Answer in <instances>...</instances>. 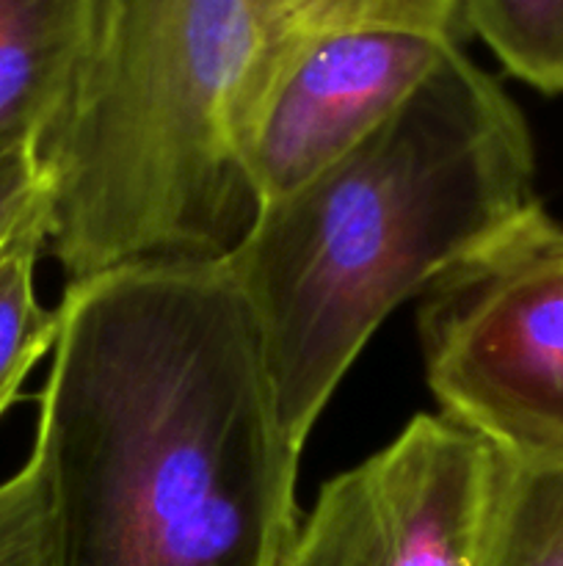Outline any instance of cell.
I'll list each match as a JSON object with an SVG mask.
<instances>
[{"label": "cell", "instance_id": "ba28073f", "mask_svg": "<svg viewBox=\"0 0 563 566\" xmlns=\"http://www.w3.org/2000/svg\"><path fill=\"white\" fill-rule=\"evenodd\" d=\"M99 0H0V153L36 144L70 103Z\"/></svg>", "mask_w": 563, "mask_h": 566}, {"label": "cell", "instance_id": "5b68a950", "mask_svg": "<svg viewBox=\"0 0 563 566\" xmlns=\"http://www.w3.org/2000/svg\"><path fill=\"white\" fill-rule=\"evenodd\" d=\"M517 462L450 415L320 486L290 566H491Z\"/></svg>", "mask_w": 563, "mask_h": 566}, {"label": "cell", "instance_id": "4fadbf2b", "mask_svg": "<svg viewBox=\"0 0 563 566\" xmlns=\"http://www.w3.org/2000/svg\"><path fill=\"white\" fill-rule=\"evenodd\" d=\"M47 213V180L36 144L0 153V254L31 224Z\"/></svg>", "mask_w": 563, "mask_h": 566}, {"label": "cell", "instance_id": "7c38bea8", "mask_svg": "<svg viewBox=\"0 0 563 566\" xmlns=\"http://www.w3.org/2000/svg\"><path fill=\"white\" fill-rule=\"evenodd\" d=\"M0 566H53L47 481L33 453L0 481Z\"/></svg>", "mask_w": 563, "mask_h": 566}, {"label": "cell", "instance_id": "30bf717a", "mask_svg": "<svg viewBox=\"0 0 563 566\" xmlns=\"http://www.w3.org/2000/svg\"><path fill=\"white\" fill-rule=\"evenodd\" d=\"M475 33L513 77L563 94V0H458Z\"/></svg>", "mask_w": 563, "mask_h": 566}, {"label": "cell", "instance_id": "9c48e42d", "mask_svg": "<svg viewBox=\"0 0 563 566\" xmlns=\"http://www.w3.org/2000/svg\"><path fill=\"white\" fill-rule=\"evenodd\" d=\"M47 249V213L33 219L0 254V420L20 398L33 365L53 352L59 307L36 296V263Z\"/></svg>", "mask_w": 563, "mask_h": 566}, {"label": "cell", "instance_id": "8fae6325", "mask_svg": "<svg viewBox=\"0 0 563 566\" xmlns=\"http://www.w3.org/2000/svg\"><path fill=\"white\" fill-rule=\"evenodd\" d=\"M491 566H563V464H517Z\"/></svg>", "mask_w": 563, "mask_h": 566}, {"label": "cell", "instance_id": "277c9868", "mask_svg": "<svg viewBox=\"0 0 563 566\" xmlns=\"http://www.w3.org/2000/svg\"><path fill=\"white\" fill-rule=\"evenodd\" d=\"M417 335L439 412L524 468L563 464V227L541 205L423 293Z\"/></svg>", "mask_w": 563, "mask_h": 566}, {"label": "cell", "instance_id": "3957f363", "mask_svg": "<svg viewBox=\"0 0 563 566\" xmlns=\"http://www.w3.org/2000/svg\"><path fill=\"white\" fill-rule=\"evenodd\" d=\"M246 0H99L83 75L36 142L66 285L224 260L257 213L224 136Z\"/></svg>", "mask_w": 563, "mask_h": 566}, {"label": "cell", "instance_id": "7a4b0ae2", "mask_svg": "<svg viewBox=\"0 0 563 566\" xmlns=\"http://www.w3.org/2000/svg\"><path fill=\"white\" fill-rule=\"evenodd\" d=\"M533 182L522 111L456 44L362 144L257 205L221 263L296 451L386 315L539 208Z\"/></svg>", "mask_w": 563, "mask_h": 566}, {"label": "cell", "instance_id": "6da1fadb", "mask_svg": "<svg viewBox=\"0 0 563 566\" xmlns=\"http://www.w3.org/2000/svg\"><path fill=\"white\" fill-rule=\"evenodd\" d=\"M59 313L31 448L53 566H290L301 451L224 263L121 265Z\"/></svg>", "mask_w": 563, "mask_h": 566}, {"label": "cell", "instance_id": "8992f818", "mask_svg": "<svg viewBox=\"0 0 563 566\" xmlns=\"http://www.w3.org/2000/svg\"><path fill=\"white\" fill-rule=\"evenodd\" d=\"M456 44L412 28H357L304 50L230 133L254 202L285 197L351 153Z\"/></svg>", "mask_w": 563, "mask_h": 566}, {"label": "cell", "instance_id": "52a82bcc", "mask_svg": "<svg viewBox=\"0 0 563 566\" xmlns=\"http://www.w3.org/2000/svg\"><path fill=\"white\" fill-rule=\"evenodd\" d=\"M357 28H412L461 42L458 0H246L241 50L224 103V136L304 50Z\"/></svg>", "mask_w": 563, "mask_h": 566}]
</instances>
